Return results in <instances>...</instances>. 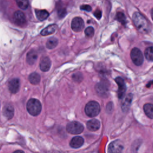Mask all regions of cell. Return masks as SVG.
<instances>
[{
    "label": "cell",
    "instance_id": "obj_1",
    "mask_svg": "<svg viewBox=\"0 0 153 153\" xmlns=\"http://www.w3.org/2000/svg\"><path fill=\"white\" fill-rule=\"evenodd\" d=\"M133 22L136 29L142 33H147L149 30V25L148 20L139 12L133 14Z\"/></svg>",
    "mask_w": 153,
    "mask_h": 153
},
{
    "label": "cell",
    "instance_id": "obj_2",
    "mask_svg": "<svg viewBox=\"0 0 153 153\" xmlns=\"http://www.w3.org/2000/svg\"><path fill=\"white\" fill-rule=\"evenodd\" d=\"M26 108L28 112L33 116H36L41 111V103L36 99H30L28 100L26 105Z\"/></svg>",
    "mask_w": 153,
    "mask_h": 153
},
{
    "label": "cell",
    "instance_id": "obj_3",
    "mask_svg": "<svg viewBox=\"0 0 153 153\" xmlns=\"http://www.w3.org/2000/svg\"><path fill=\"white\" fill-rule=\"evenodd\" d=\"M100 111L99 104L96 101H90L88 102L85 106V113L90 117L97 116Z\"/></svg>",
    "mask_w": 153,
    "mask_h": 153
},
{
    "label": "cell",
    "instance_id": "obj_4",
    "mask_svg": "<svg viewBox=\"0 0 153 153\" xmlns=\"http://www.w3.org/2000/svg\"><path fill=\"white\" fill-rule=\"evenodd\" d=\"M84 126L78 121H72L69 123L66 126V130L68 133L73 134H79L82 132Z\"/></svg>",
    "mask_w": 153,
    "mask_h": 153
},
{
    "label": "cell",
    "instance_id": "obj_5",
    "mask_svg": "<svg viewBox=\"0 0 153 153\" xmlns=\"http://www.w3.org/2000/svg\"><path fill=\"white\" fill-rule=\"evenodd\" d=\"M132 62L136 66H140L143 62V56L142 51L137 48H133L130 53Z\"/></svg>",
    "mask_w": 153,
    "mask_h": 153
},
{
    "label": "cell",
    "instance_id": "obj_6",
    "mask_svg": "<svg viewBox=\"0 0 153 153\" xmlns=\"http://www.w3.org/2000/svg\"><path fill=\"white\" fill-rule=\"evenodd\" d=\"M97 94L102 97H106L109 94V84L105 81L97 83L95 86Z\"/></svg>",
    "mask_w": 153,
    "mask_h": 153
},
{
    "label": "cell",
    "instance_id": "obj_7",
    "mask_svg": "<svg viewBox=\"0 0 153 153\" xmlns=\"http://www.w3.org/2000/svg\"><path fill=\"white\" fill-rule=\"evenodd\" d=\"M124 148L123 142L120 140H116L112 142L108 147L109 153H121Z\"/></svg>",
    "mask_w": 153,
    "mask_h": 153
},
{
    "label": "cell",
    "instance_id": "obj_8",
    "mask_svg": "<svg viewBox=\"0 0 153 153\" xmlns=\"http://www.w3.org/2000/svg\"><path fill=\"white\" fill-rule=\"evenodd\" d=\"M84 26V20L79 17L73 19L71 22V27L75 32H80L82 30Z\"/></svg>",
    "mask_w": 153,
    "mask_h": 153
},
{
    "label": "cell",
    "instance_id": "obj_9",
    "mask_svg": "<svg viewBox=\"0 0 153 153\" xmlns=\"http://www.w3.org/2000/svg\"><path fill=\"white\" fill-rule=\"evenodd\" d=\"M117 84L118 85V96L119 99H122L123 98L125 92L126 90V86L125 84V82L123 80V79L120 76L117 77L115 79Z\"/></svg>",
    "mask_w": 153,
    "mask_h": 153
},
{
    "label": "cell",
    "instance_id": "obj_10",
    "mask_svg": "<svg viewBox=\"0 0 153 153\" xmlns=\"http://www.w3.org/2000/svg\"><path fill=\"white\" fill-rule=\"evenodd\" d=\"M13 20L15 23L19 26H23L26 24L25 16L21 11H17L14 13Z\"/></svg>",
    "mask_w": 153,
    "mask_h": 153
},
{
    "label": "cell",
    "instance_id": "obj_11",
    "mask_svg": "<svg viewBox=\"0 0 153 153\" xmlns=\"http://www.w3.org/2000/svg\"><path fill=\"white\" fill-rule=\"evenodd\" d=\"M8 89L12 93H17L20 88V80L18 78H13L8 82Z\"/></svg>",
    "mask_w": 153,
    "mask_h": 153
},
{
    "label": "cell",
    "instance_id": "obj_12",
    "mask_svg": "<svg viewBox=\"0 0 153 153\" xmlns=\"http://www.w3.org/2000/svg\"><path fill=\"white\" fill-rule=\"evenodd\" d=\"M51 60L48 57H45L42 58L39 63V67L42 71H48L51 67Z\"/></svg>",
    "mask_w": 153,
    "mask_h": 153
},
{
    "label": "cell",
    "instance_id": "obj_13",
    "mask_svg": "<svg viewBox=\"0 0 153 153\" xmlns=\"http://www.w3.org/2000/svg\"><path fill=\"white\" fill-rule=\"evenodd\" d=\"M100 126V124L99 120L96 119H92L87 121V128L92 131L97 130Z\"/></svg>",
    "mask_w": 153,
    "mask_h": 153
},
{
    "label": "cell",
    "instance_id": "obj_14",
    "mask_svg": "<svg viewBox=\"0 0 153 153\" xmlns=\"http://www.w3.org/2000/svg\"><path fill=\"white\" fill-rule=\"evenodd\" d=\"M133 99V95L131 94H128L123 100L121 103V108L124 112H126L129 109Z\"/></svg>",
    "mask_w": 153,
    "mask_h": 153
},
{
    "label": "cell",
    "instance_id": "obj_15",
    "mask_svg": "<svg viewBox=\"0 0 153 153\" xmlns=\"http://www.w3.org/2000/svg\"><path fill=\"white\" fill-rule=\"evenodd\" d=\"M84 143V139L81 136L73 137L70 142V146L73 148H78Z\"/></svg>",
    "mask_w": 153,
    "mask_h": 153
},
{
    "label": "cell",
    "instance_id": "obj_16",
    "mask_svg": "<svg viewBox=\"0 0 153 153\" xmlns=\"http://www.w3.org/2000/svg\"><path fill=\"white\" fill-rule=\"evenodd\" d=\"M38 57V54L34 50L29 51L26 56V61L29 65H33L35 63Z\"/></svg>",
    "mask_w": 153,
    "mask_h": 153
},
{
    "label": "cell",
    "instance_id": "obj_17",
    "mask_svg": "<svg viewBox=\"0 0 153 153\" xmlns=\"http://www.w3.org/2000/svg\"><path fill=\"white\" fill-rule=\"evenodd\" d=\"M3 114L8 119H11L14 115V108L11 105H7L3 109Z\"/></svg>",
    "mask_w": 153,
    "mask_h": 153
},
{
    "label": "cell",
    "instance_id": "obj_18",
    "mask_svg": "<svg viewBox=\"0 0 153 153\" xmlns=\"http://www.w3.org/2000/svg\"><path fill=\"white\" fill-rule=\"evenodd\" d=\"M57 26L55 24H52L50 25L49 26H48L47 27H46L45 29H44L41 32V34L42 36H47L48 35H50L51 33H53L57 29Z\"/></svg>",
    "mask_w": 153,
    "mask_h": 153
},
{
    "label": "cell",
    "instance_id": "obj_19",
    "mask_svg": "<svg viewBox=\"0 0 153 153\" xmlns=\"http://www.w3.org/2000/svg\"><path fill=\"white\" fill-rule=\"evenodd\" d=\"M143 111L148 117L153 119V104H145L143 106Z\"/></svg>",
    "mask_w": 153,
    "mask_h": 153
},
{
    "label": "cell",
    "instance_id": "obj_20",
    "mask_svg": "<svg viewBox=\"0 0 153 153\" xmlns=\"http://www.w3.org/2000/svg\"><path fill=\"white\" fill-rule=\"evenodd\" d=\"M35 14L36 17L41 21L46 19L49 16V13H48V11L45 10H36Z\"/></svg>",
    "mask_w": 153,
    "mask_h": 153
},
{
    "label": "cell",
    "instance_id": "obj_21",
    "mask_svg": "<svg viewBox=\"0 0 153 153\" xmlns=\"http://www.w3.org/2000/svg\"><path fill=\"white\" fill-rule=\"evenodd\" d=\"M40 76L38 74H37L36 72H33L32 74H30V75L29 76V80L30 81V82L32 84L36 85L39 84V81H40Z\"/></svg>",
    "mask_w": 153,
    "mask_h": 153
},
{
    "label": "cell",
    "instance_id": "obj_22",
    "mask_svg": "<svg viewBox=\"0 0 153 153\" xmlns=\"http://www.w3.org/2000/svg\"><path fill=\"white\" fill-rule=\"evenodd\" d=\"M58 44V40L54 37L50 38L48 39L46 43V47L48 49H53L55 48Z\"/></svg>",
    "mask_w": 153,
    "mask_h": 153
},
{
    "label": "cell",
    "instance_id": "obj_23",
    "mask_svg": "<svg viewBox=\"0 0 153 153\" xmlns=\"http://www.w3.org/2000/svg\"><path fill=\"white\" fill-rule=\"evenodd\" d=\"M145 56L149 61H153V47H149L145 50Z\"/></svg>",
    "mask_w": 153,
    "mask_h": 153
},
{
    "label": "cell",
    "instance_id": "obj_24",
    "mask_svg": "<svg viewBox=\"0 0 153 153\" xmlns=\"http://www.w3.org/2000/svg\"><path fill=\"white\" fill-rule=\"evenodd\" d=\"M16 2L18 7L22 10H26V8H27L29 6V2L26 0H23V1L19 0V1H17Z\"/></svg>",
    "mask_w": 153,
    "mask_h": 153
},
{
    "label": "cell",
    "instance_id": "obj_25",
    "mask_svg": "<svg viewBox=\"0 0 153 153\" xmlns=\"http://www.w3.org/2000/svg\"><path fill=\"white\" fill-rule=\"evenodd\" d=\"M117 19L123 25H125L126 23V16L124 14V13H122V12L117 13Z\"/></svg>",
    "mask_w": 153,
    "mask_h": 153
},
{
    "label": "cell",
    "instance_id": "obj_26",
    "mask_svg": "<svg viewBox=\"0 0 153 153\" xmlns=\"http://www.w3.org/2000/svg\"><path fill=\"white\" fill-rule=\"evenodd\" d=\"M94 30L93 27L89 26L88 27H87L85 30V34L87 37L91 38L94 35Z\"/></svg>",
    "mask_w": 153,
    "mask_h": 153
},
{
    "label": "cell",
    "instance_id": "obj_27",
    "mask_svg": "<svg viewBox=\"0 0 153 153\" xmlns=\"http://www.w3.org/2000/svg\"><path fill=\"white\" fill-rule=\"evenodd\" d=\"M73 78L76 81H79V78L81 80H82V75L80 73H76L73 75Z\"/></svg>",
    "mask_w": 153,
    "mask_h": 153
},
{
    "label": "cell",
    "instance_id": "obj_28",
    "mask_svg": "<svg viewBox=\"0 0 153 153\" xmlns=\"http://www.w3.org/2000/svg\"><path fill=\"white\" fill-rule=\"evenodd\" d=\"M81 10H84L86 11H90L91 10V7L88 5H83L80 7Z\"/></svg>",
    "mask_w": 153,
    "mask_h": 153
},
{
    "label": "cell",
    "instance_id": "obj_29",
    "mask_svg": "<svg viewBox=\"0 0 153 153\" xmlns=\"http://www.w3.org/2000/svg\"><path fill=\"white\" fill-rule=\"evenodd\" d=\"M94 16H95L98 19H100L101 18V17H102V12H101V11H100V10H97V11H96L94 12Z\"/></svg>",
    "mask_w": 153,
    "mask_h": 153
},
{
    "label": "cell",
    "instance_id": "obj_30",
    "mask_svg": "<svg viewBox=\"0 0 153 153\" xmlns=\"http://www.w3.org/2000/svg\"><path fill=\"white\" fill-rule=\"evenodd\" d=\"M146 87H148V88H152V87H153V81H149V82L146 84Z\"/></svg>",
    "mask_w": 153,
    "mask_h": 153
},
{
    "label": "cell",
    "instance_id": "obj_31",
    "mask_svg": "<svg viewBox=\"0 0 153 153\" xmlns=\"http://www.w3.org/2000/svg\"><path fill=\"white\" fill-rule=\"evenodd\" d=\"M13 153H24V152L21 150H17V151H14Z\"/></svg>",
    "mask_w": 153,
    "mask_h": 153
},
{
    "label": "cell",
    "instance_id": "obj_32",
    "mask_svg": "<svg viewBox=\"0 0 153 153\" xmlns=\"http://www.w3.org/2000/svg\"><path fill=\"white\" fill-rule=\"evenodd\" d=\"M151 18L153 20V8L151 10Z\"/></svg>",
    "mask_w": 153,
    "mask_h": 153
}]
</instances>
